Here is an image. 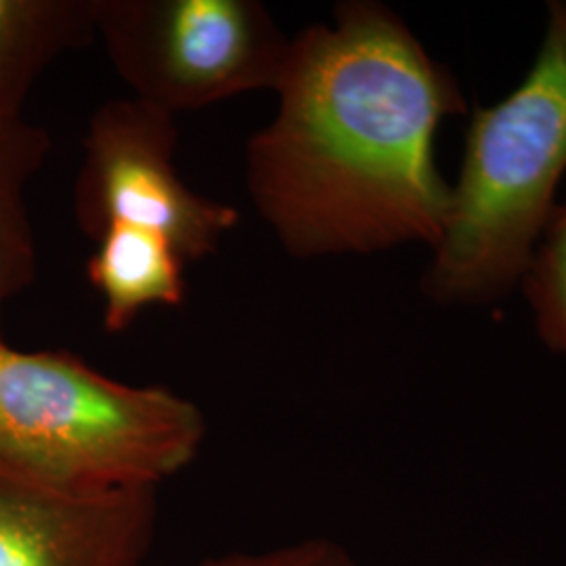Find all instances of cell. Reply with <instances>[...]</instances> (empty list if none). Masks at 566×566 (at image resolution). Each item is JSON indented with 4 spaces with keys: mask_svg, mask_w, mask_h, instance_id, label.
Here are the masks:
<instances>
[{
    "mask_svg": "<svg viewBox=\"0 0 566 566\" xmlns=\"http://www.w3.org/2000/svg\"><path fill=\"white\" fill-rule=\"evenodd\" d=\"M275 118L248 143L252 202L287 254L324 259L441 242L443 122L468 114L453 70L376 0L336 4L290 41Z\"/></svg>",
    "mask_w": 566,
    "mask_h": 566,
    "instance_id": "obj_1",
    "label": "cell"
},
{
    "mask_svg": "<svg viewBox=\"0 0 566 566\" xmlns=\"http://www.w3.org/2000/svg\"><path fill=\"white\" fill-rule=\"evenodd\" d=\"M565 177L566 0H549L525 76L470 114L446 231L420 280L426 298L476 308L521 287Z\"/></svg>",
    "mask_w": 566,
    "mask_h": 566,
    "instance_id": "obj_2",
    "label": "cell"
},
{
    "mask_svg": "<svg viewBox=\"0 0 566 566\" xmlns=\"http://www.w3.org/2000/svg\"><path fill=\"white\" fill-rule=\"evenodd\" d=\"M206 437L200 407L118 382L63 350L0 338V465L70 493L158 491Z\"/></svg>",
    "mask_w": 566,
    "mask_h": 566,
    "instance_id": "obj_3",
    "label": "cell"
},
{
    "mask_svg": "<svg viewBox=\"0 0 566 566\" xmlns=\"http://www.w3.org/2000/svg\"><path fill=\"white\" fill-rule=\"evenodd\" d=\"M97 36L135 99L172 116L275 91L290 49L256 0H97Z\"/></svg>",
    "mask_w": 566,
    "mask_h": 566,
    "instance_id": "obj_4",
    "label": "cell"
},
{
    "mask_svg": "<svg viewBox=\"0 0 566 566\" xmlns=\"http://www.w3.org/2000/svg\"><path fill=\"white\" fill-rule=\"evenodd\" d=\"M177 142L175 116L142 99L97 109L74 187L81 231L99 240L112 224L149 229L172 243L185 263L217 252L240 214L182 182L175 166Z\"/></svg>",
    "mask_w": 566,
    "mask_h": 566,
    "instance_id": "obj_5",
    "label": "cell"
},
{
    "mask_svg": "<svg viewBox=\"0 0 566 566\" xmlns=\"http://www.w3.org/2000/svg\"><path fill=\"white\" fill-rule=\"evenodd\" d=\"M158 491L70 493L0 465V566H147Z\"/></svg>",
    "mask_w": 566,
    "mask_h": 566,
    "instance_id": "obj_6",
    "label": "cell"
},
{
    "mask_svg": "<svg viewBox=\"0 0 566 566\" xmlns=\"http://www.w3.org/2000/svg\"><path fill=\"white\" fill-rule=\"evenodd\" d=\"M86 277L103 301V327L126 332L154 304L179 306L185 298V261L156 231L112 224L97 240Z\"/></svg>",
    "mask_w": 566,
    "mask_h": 566,
    "instance_id": "obj_7",
    "label": "cell"
},
{
    "mask_svg": "<svg viewBox=\"0 0 566 566\" xmlns=\"http://www.w3.org/2000/svg\"><path fill=\"white\" fill-rule=\"evenodd\" d=\"M95 36L97 0H0V118H23L42 70Z\"/></svg>",
    "mask_w": 566,
    "mask_h": 566,
    "instance_id": "obj_8",
    "label": "cell"
},
{
    "mask_svg": "<svg viewBox=\"0 0 566 566\" xmlns=\"http://www.w3.org/2000/svg\"><path fill=\"white\" fill-rule=\"evenodd\" d=\"M49 149L51 139L41 126L23 118H0V315L36 277L25 189Z\"/></svg>",
    "mask_w": 566,
    "mask_h": 566,
    "instance_id": "obj_9",
    "label": "cell"
},
{
    "mask_svg": "<svg viewBox=\"0 0 566 566\" xmlns=\"http://www.w3.org/2000/svg\"><path fill=\"white\" fill-rule=\"evenodd\" d=\"M537 338L566 355V191L558 200L521 282Z\"/></svg>",
    "mask_w": 566,
    "mask_h": 566,
    "instance_id": "obj_10",
    "label": "cell"
},
{
    "mask_svg": "<svg viewBox=\"0 0 566 566\" xmlns=\"http://www.w3.org/2000/svg\"><path fill=\"white\" fill-rule=\"evenodd\" d=\"M189 566H361L348 547L332 537H304L282 546L208 556Z\"/></svg>",
    "mask_w": 566,
    "mask_h": 566,
    "instance_id": "obj_11",
    "label": "cell"
},
{
    "mask_svg": "<svg viewBox=\"0 0 566 566\" xmlns=\"http://www.w3.org/2000/svg\"><path fill=\"white\" fill-rule=\"evenodd\" d=\"M474 566H514V565H507V563H481V565H474Z\"/></svg>",
    "mask_w": 566,
    "mask_h": 566,
    "instance_id": "obj_12",
    "label": "cell"
}]
</instances>
